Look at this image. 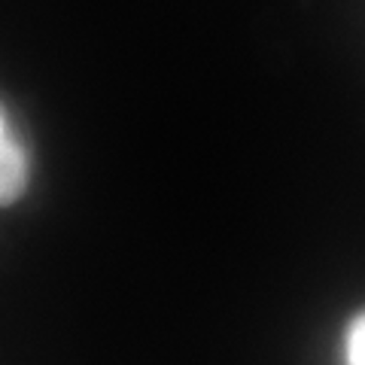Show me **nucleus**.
<instances>
[{"label":"nucleus","instance_id":"obj_1","mask_svg":"<svg viewBox=\"0 0 365 365\" xmlns=\"http://www.w3.org/2000/svg\"><path fill=\"white\" fill-rule=\"evenodd\" d=\"M28 186V155L9 131V122L0 110V207L13 204Z\"/></svg>","mask_w":365,"mask_h":365},{"label":"nucleus","instance_id":"obj_2","mask_svg":"<svg viewBox=\"0 0 365 365\" xmlns=\"http://www.w3.org/2000/svg\"><path fill=\"white\" fill-rule=\"evenodd\" d=\"M347 365H365V314L353 319L347 332Z\"/></svg>","mask_w":365,"mask_h":365}]
</instances>
